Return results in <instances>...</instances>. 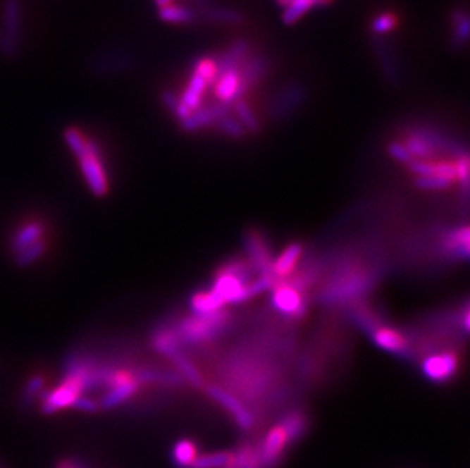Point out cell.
<instances>
[{
	"instance_id": "1",
	"label": "cell",
	"mask_w": 470,
	"mask_h": 468,
	"mask_svg": "<svg viewBox=\"0 0 470 468\" xmlns=\"http://www.w3.org/2000/svg\"><path fill=\"white\" fill-rule=\"evenodd\" d=\"M230 323H232V319H230L227 312L221 310L212 315H194L185 318L174 328L181 347L201 345L223 335L224 331H227Z\"/></svg>"
},
{
	"instance_id": "2",
	"label": "cell",
	"mask_w": 470,
	"mask_h": 468,
	"mask_svg": "<svg viewBox=\"0 0 470 468\" xmlns=\"http://www.w3.org/2000/svg\"><path fill=\"white\" fill-rule=\"evenodd\" d=\"M44 223L30 221L20 226L11 239V252L18 266H31L40 259L47 248L44 240Z\"/></svg>"
},
{
	"instance_id": "3",
	"label": "cell",
	"mask_w": 470,
	"mask_h": 468,
	"mask_svg": "<svg viewBox=\"0 0 470 468\" xmlns=\"http://www.w3.org/2000/svg\"><path fill=\"white\" fill-rule=\"evenodd\" d=\"M76 159H78L82 177L92 193L99 198L105 197L109 193V175L107 171H105L99 143L89 139L87 148Z\"/></svg>"
},
{
	"instance_id": "4",
	"label": "cell",
	"mask_w": 470,
	"mask_h": 468,
	"mask_svg": "<svg viewBox=\"0 0 470 468\" xmlns=\"http://www.w3.org/2000/svg\"><path fill=\"white\" fill-rule=\"evenodd\" d=\"M22 2L20 0H5L0 26V54L11 58L20 51L22 42Z\"/></svg>"
},
{
	"instance_id": "5",
	"label": "cell",
	"mask_w": 470,
	"mask_h": 468,
	"mask_svg": "<svg viewBox=\"0 0 470 468\" xmlns=\"http://www.w3.org/2000/svg\"><path fill=\"white\" fill-rule=\"evenodd\" d=\"M308 89L300 81H291L277 89L268 101V111L274 121H283L295 114L308 99Z\"/></svg>"
},
{
	"instance_id": "6",
	"label": "cell",
	"mask_w": 470,
	"mask_h": 468,
	"mask_svg": "<svg viewBox=\"0 0 470 468\" xmlns=\"http://www.w3.org/2000/svg\"><path fill=\"white\" fill-rule=\"evenodd\" d=\"M287 445H290V441H287V436L280 424L270 429L264 436L262 443L257 444L259 456H261L264 468H274L279 465Z\"/></svg>"
},
{
	"instance_id": "7",
	"label": "cell",
	"mask_w": 470,
	"mask_h": 468,
	"mask_svg": "<svg viewBox=\"0 0 470 468\" xmlns=\"http://www.w3.org/2000/svg\"><path fill=\"white\" fill-rule=\"evenodd\" d=\"M273 306L282 314L300 318L306 312V303L300 289L290 283H277L273 288Z\"/></svg>"
},
{
	"instance_id": "8",
	"label": "cell",
	"mask_w": 470,
	"mask_h": 468,
	"mask_svg": "<svg viewBox=\"0 0 470 468\" xmlns=\"http://www.w3.org/2000/svg\"><path fill=\"white\" fill-rule=\"evenodd\" d=\"M458 369V356L454 351H445V353H435L423 360L421 371L431 382L443 383L452 378Z\"/></svg>"
},
{
	"instance_id": "9",
	"label": "cell",
	"mask_w": 470,
	"mask_h": 468,
	"mask_svg": "<svg viewBox=\"0 0 470 468\" xmlns=\"http://www.w3.org/2000/svg\"><path fill=\"white\" fill-rule=\"evenodd\" d=\"M206 393L214 400H216V402L235 418V421L239 427L244 429V431H250V429H253L254 426L253 414L248 411V409L239 402L233 394L224 391V389L219 388L218 385H207Z\"/></svg>"
},
{
	"instance_id": "10",
	"label": "cell",
	"mask_w": 470,
	"mask_h": 468,
	"mask_svg": "<svg viewBox=\"0 0 470 468\" xmlns=\"http://www.w3.org/2000/svg\"><path fill=\"white\" fill-rule=\"evenodd\" d=\"M245 248L248 251V257H250V265H253L261 277L266 278H276L273 277V257H271V250L265 242V238L257 231L248 233L245 236ZM277 283V281H276Z\"/></svg>"
},
{
	"instance_id": "11",
	"label": "cell",
	"mask_w": 470,
	"mask_h": 468,
	"mask_svg": "<svg viewBox=\"0 0 470 468\" xmlns=\"http://www.w3.org/2000/svg\"><path fill=\"white\" fill-rule=\"evenodd\" d=\"M230 113V106L223 102H216L214 105L204 106V109H198L192 114H189L186 119L181 121V130L185 133H197L199 130L206 128V126L215 125L221 117Z\"/></svg>"
},
{
	"instance_id": "12",
	"label": "cell",
	"mask_w": 470,
	"mask_h": 468,
	"mask_svg": "<svg viewBox=\"0 0 470 468\" xmlns=\"http://www.w3.org/2000/svg\"><path fill=\"white\" fill-rule=\"evenodd\" d=\"M241 66V70L237 72L239 85H241L244 94L250 90L253 85L261 82L271 69L270 61H268L264 55H253L250 58H245Z\"/></svg>"
},
{
	"instance_id": "13",
	"label": "cell",
	"mask_w": 470,
	"mask_h": 468,
	"mask_svg": "<svg viewBox=\"0 0 470 468\" xmlns=\"http://www.w3.org/2000/svg\"><path fill=\"white\" fill-rule=\"evenodd\" d=\"M206 89H207V84L203 78L197 73H192L186 90L183 96L180 97V105L175 113V117H178L180 122L186 119L189 114L201 109V99H203V94Z\"/></svg>"
},
{
	"instance_id": "14",
	"label": "cell",
	"mask_w": 470,
	"mask_h": 468,
	"mask_svg": "<svg viewBox=\"0 0 470 468\" xmlns=\"http://www.w3.org/2000/svg\"><path fill=\"white\" fill-rule=\"evenodd\" d=\"M248 52H250V43H248L245 38H237V40H235L227 51L218 58V61H215L218 78L227 72L239 70V66L244 63Z\"/></svg>"
},
{
	"instance_id": "15",
	"label": "cell",
	"mask_w": 470,
	"mask_h": 468,
	"mask_svg": "<svg viewBox=\"0 0 470 468\" xmlns=\"http://www.w3.org/2000/svg\"><path fill=\"white\" fill-rule=\"evenodd\" d=\"M303 254V245L299 242H292L287 245L279 256L273 259V277L277 283L283 281L285 278L292 274L294 268L299 263L300 257Z\"/></svg>"
},
{
	"instance_id": "16",
	"label": "cell",
	"mask_w": 470,
	"mask_h": 468,
	"mask_svg": "<svg viewBox=\"0 0 470 468\" xmlns=\"http://www.w3.org/2000/svg\"><path fill=\"white\" fill-rule=\"evenodd\" d=\"M371 339L378 347L395 353L399 356H404L408 353V344L405 336L400 333L399 330L391 327H376L371 331Z\"/></svg>"
},
{
	"instance_id": "17",
	"label": "cell",
	"mask_w": 470,
	"mask_h": 468,
	"mask_svg": "<svg viewBox=\"0 0 470 468\" xmlns=\"http://www.w3.org/2000/svg\"><path fill=\"white\" fill-rule=\"evenodd\" d=\"M215 93L219 102L227 104L228 106L241 101L244 92L241 90V85H239V72L232 70L221 75L215 82Z\"/></svg>"
},
{
	"instance_id": "18",
	"label": "cell",
	"mask_w": 470,
	"mask_h": 468,
	"mask_svg": "<svg viewBox=\"0 0 470 468\" xmlns=\"http://www.w3.org/2000/svg\"><path fill=\"white\" fill-rule=\"evenodd\" d=\"M443 250L449 257L463 259L469 257V228H455L449 231L443 239Z\"/></svg>"
},
{
	"instance_id": "19",
	"label": "cell",
	"mask_w": 470,
	"mask_h": 468,
	"mask_svg": "<svg viewBox=\"0 0 470 468\" xmlns=\"http://www.w3.org/2000/svg\"><path fill=\"white\" fill-rule=\"evenodd\" d=\"M189 304L195 315H212L223 310V307L225 306L212 289L195 292V294L190 297Z\"/></svg>"
},
{
	"instance_id": "20",
	"label": "cell",
	"mask_w": 470,
	"mask_h": 468,
	"mask_svg": "<svg viewBox=\"0 0 470 468\" xmlns=\"http://www.w3.org/2000/svg\"><path fill=\"white\" fill-rule=\"evenodd\" d=\"M279 424L282 426V429L285 431L290 444L302 440L303 435L306 432H308V427H309L308 417H306L302 411H291V412H287L282 418Z\"/></svg>"
},
{
	"instance_id": "21",
	"label": "cell",
	"mask_w": 470,
	"mask_h": 468,
	"mask_svg": "<svg viewBox=\"0 0 470 468\" xmlns=\"http://www.w3.org/2000/svg\"><path fill=\"white\" fill-rule=\"evenodd\" d=\"M203 18L214 23L221 25H241L245 20L244 13L239 11L235 8H225V6H212L209 5L203 8Z\"/></svg>"
},
{
	"instance_id": "22",
	"label": "cell",
	"mask_w": 470,
	"mask_h": 468,
	"mask_svg": "<svg viewBox=\"0 0 470 468\" xmlns=\"http://www.w3.org/2000/svg\"><path fill=\"white\" fill-rule=\"evenodd\" d=\"M332 0H292V2L283 9L282 22L285 25H294L295 22H299L306 13H309L312 8L326 6Z\"/></svg>"
},
{
	"instance_id": "23",
	"label": "cell",
	"mask_w": 470,
	"mask_h": 468,
	"mask_svg": "<svg viewBox=\"0 0 470 468\" xmlns=\"http://www.w3.org/2000/svg\"><path fill=\"white\" fill-rule=\"evenodd\" d=\"M159 17L160 20L174 25H189L198 20V16L194 9L183 5H166L159 8Z\"/></svg>"
},
{
	"instance_id": "24",
	"label": "cell",
	"mask_w": 470,
	"mask_h": 468,
	"mask_svg": "<svg viewBox=\"0 0 470 468\" xmlns=\"http://www.w3.org/2000/svg\"><path fill=\"white\" fill-rule=\"evenodd\" d=\"M452 22H454V32L452 38H450V47H452L455 52H459L469 40L470 20L466 11H463V9H455L452 13Z\"/></svg>"
},
{
	"instance_id": "25",
	"label": "cell",
	"mask_w": 470,
	"mask_h": 468,
	"mask_svg": "<svg viewBox=\"0 0 470 468\" xmlns=\"http://www.w3.org/2000/svg\"><path fill=\"white\" fill-rule=\"evenodd\" d=\"M375 51L378 54L379 64L382 66L383 75H385L387 81L391 85H399L400 84V73L397 70V66L395 58H391V52L385 43H382L381 38H375Z\"/></svg>"
},
{
	"instance_id": "26",
	"label": "cell",
	"mask_w": 470,
	"mask_h": 468,
	"mask_svg": "<svg viewBox=\"0 0 470 468\" xmlns=\"http://www.w3.org/2000/svg\"><path fill=\"white\" fill-rule=\"evenodd\" d=\"M171 360L178 368L180 376L181 377H186L187 382H190L192 385L197 386V388H203L204 386L203 376H201V373L198 371V368L195 367V364L192 362V360L186 356V353H185L183 350H180L178 353H175L174 356H172Z\"/></svg>"
},
{
	"instance_id": "27",
	"label": "cell",
	"mask_w": 470,
	"mask_h": 468,
	"mask_svg": "<svg viewBox=\"0 0 470 468\" xmlns=\"http://www.w3.org/2000/svg\"><path fill=\"white\" fill-rule=\"evenodd\" d=\"M233 110L236 113V119L239 121V123L244 126L245 133L247 131L252 133V134L261 133L262 123H261V121H259L257 114L253 111L250 104L245 102L244 99H241V101H237V102L233 104Z\"/></svg>"
},
{
	"instance_id": "28",
	"label": "cell",
	"mask_w": 470,
	"mask_h": 468,
	"mask_svg": "<svg viewBox=\"0 0 470 468\" xmlns=\"http://www.w3.org/2000/svg\"><path fill=\"white\" fill-rule=\"evenodd\" d=\"M197 445L190 440H180L172 448V461L178 468H189L197 460Z\"/></svg>"
},
{
	"instance_id": "29",
	"label": "cell",
	"mask_w": 470,
	"mask_h": 468,
	"mask_svg": "<svg viewBox=\"0 0 470 468\" xmlns=\"http://www.w3.org/2000/svg\"><path fill=\"white\" fill-rule=\"evenodd\" d=\"M233 452H227V450H221V452H214V453H207V455H198L197 460L192 462L189 468H224L228 465V462L232 461Z\"/></svg>"
},
{
	"instance_id": "30",
	"label": "cell",
	"mask_w": 470,
	"mask_h": 468,
	"mask_svg": "<svg viewBox=\"0 0 470 468\" xmlns=\"http://www.w3.org/2000/svg\"><path fill=\"white\" fill-rule=\"evenodd\" d=\"M215 125H216V128H218L219 133H223L224 135H227V137H230V139H241V137H244V134H245L244 126L239 123L236 117H233L230 113L221 117V119Z\"/></svg>"
},
{
	"instance_id": "31",
	"label": "cell",
	"mask_w": 470,
	"mask_h": 468,
	"mask_svg": "<svg viewBox=\"0 0 470 468\" xmlns=\"http://www.w3.org/2000/svg\"><path fill=\"white\" fill-rule=\"evenodd\" d=\"M64 142L69 146V149L72 151L75 157H78V155H81L85 151V148H87L89 137H85L80 130L67 128L64 131Z\"/></svg>"
},
{
	"instance_id": "32",
	"label": "cell",
	"mask_w": 470,
	"mask_h": 468,
	"mask_svg": "<svg viewBox=\"0 0 470 468\" xmlns=\"http://www.w3.org/2000/svg\"><path fill=\"white\" fill-rule=\"evenodd\" d=\"M194 73H197V75L203 78V80L207 84V87L215 85V82L218 80L215 61L209 60V58H199V60L194 66Z\"/></svg>"
},
{
	"instance_id": "33",
	"label": "cell",
	"mask_w": 470,
	"mask_h": 468,
	"mask_svg": "<svg viewBox=\"0 0 470 468\" xmlns=\"http://www.w3.org/2000/svg\"><path fill=\"white\" fill-rule=\"evenodd\" d=\"M396 25H397L396 16H392L390 13H383V14H379L375 18V20H373L371 31H373V34H375L376 37L385 35V34L391 32L392 29L396 27Z\"/></svg>"
},
{
	"instance_id": "34",
	"label": "cell",
	"mask_w": 470,
	"mask_h": 468,
	"mask_svg": "<svg viewBox=\"0 0 470 468\" xmlns=\"http://www.w3.org/2000/svg\"><path fill=\"white\" fill-rule=\"evenodd\" d=\"M416 186L423 190H445L452 186V183L440 177H417Z\"/></svg>"
},
{
	"instance_id": "35",
	"label": "cell",
	"mask_w": 470,
	"mask_h": 468,
	"mask_svg": "<svg viewBox=\"0 0 470 468\" xmlns=\"http://www.w3.org/2000/svg\"><path fill=\"white\" fill-rule=\"evenodd\" d=\"M43 388H44V378L42 376H34L25 386L23 402L31 403L35 397H40L43 393Z\"/></svg>"
},
{
	"instance_id": "36",
	"label": "cell",
	"mask_w": 470,
	"mask_h": 468,
	"mask_svg": "<svg viewBox=\"0 0 470 468\" xmlns=\"http://www.w3.org/2000/svg\"><path fill=\"white\" fill-rule=\"evenodd\" d=\"M387 152L390 154L391 159H395L399 163L409 164L412 160H414V159L411 157V154L408 152V149L405 148V144L404 143H399V142H391L387 146Z\"/></svg>"
},
{
	"instance_id": "37",
	"label": "cell",
	"mask_w": 470,
	"mask_h": 468,
	"mask_svg": "<svg viewBox=\"0 0 470 468\" xmlns=\"http://www.w3.org/2000/svg\"><path fill=\"white\" fill-rule=\"evenodd\" d=\"M455 169H457V181L462 183L463 189L467 190V184H469V155L467 154L462 155V157H457Z\"/></svg>"
},
{
	"instance_id": "38",
	"label": "cell",
	"mask_w": 470,
	"mask_h": 468,
	"mask_svg": "<svg viewBox=\"0 0 470 468\" xmlns=\"http://www.w3.org/2000/svg\"><path fill=\"white\" fill-rule=\"evenodd\" d=\"M161 102L172 114L175 116V113L178 110V105H180V96L175 92H172V90L163 92L161 93Z\"/></svg>"
},
{
	"instance_id": "39",
	"label": "cell",
	"mask_w": 470,
	"mask_h": 468,
	"mask_svg": "<svg viewBox=\"0 0 470 468\" xmlns=\"http://www.w3.org/2000/svg\"><path fill=\"white\" fill-rule=\"evenodd\" d=\"M56 468H84V465L80 461L72 460V457H66V460H61L56 464Z\"/></svg>"
},
{
	"instance_id": "40",
	"label": "cell",
	"mask_w": 470,
	"mask_h": 468,
	"mask_svg": "<svg viewBox=\"0 0 470 468\" xmlns=\"http://www.w3.org/2000/svg\"><path fill=\"white\" fill-rule=\"evenodd\" d=\"M154 2H156V5L159 8H163V6H166V5H171L172 0H154Z\"/></svg>"
},
{
	"instance_id": "41",
	"label": "cell",
	"mask_w": 470,
	"mask_h": 468,
	"mask_svg": "<svg viewBox=\"0 0 470 468\" xmlns=\"http://www.w3.org/2000/svg\"><path fill=\"white\" fill-rule=\"evenodd\" d=\"M195 2H197L199 6H203V8H206V6L210 5V0H195Z\"/></svg>"
}]
</instances>
